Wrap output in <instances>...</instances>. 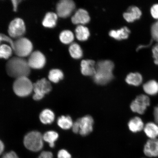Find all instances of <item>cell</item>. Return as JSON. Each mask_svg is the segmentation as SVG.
Listing matches in <instances>:
<instances>
[{
	"label": "cell",
	"instance_id": "cell-1",
	"mask_svg": "<svg viewBox=\"0 0 158 158\" xmlns=\"http://www.w3.org/2000/svg\"><path fill=\"white\" fill-rule=\"evenodd\" d=\"M7 74L16 79L27 77L31 73V68L27 60L24 58L17 56L10 59L6 64Z\"/></svg>",
	"mask_w": 158,
	"mask_h": 158
},
{
	"label": "cell",
	"instance_id": "cell-2",
	"mask_svg": "<svg viewBox=\"0 0 158 158\" xmlns=\"http://www.w3.org/2000/svg\"><path fill=\"white\" fill-rule=\"evenodd\" d=\"M114 64L110 60L98 61L96 64V72L93 76L95 82L100 85H105L110 82L114 77L112 71Z\"/></svg>",
	"mask_w": 158,
	"mask_h": 158
},
{
	"label": "cell",
	"instance_id": "cell-3",
	"mask_svg": "<svg viewBox=\"0 0 158 158\" xmlns=\"http://www.w3.org/2000/svg\"><path fill=\"white\" fill-rule=\"evenodd\" d=\"M33 48L31 41L28 39L22 37L14 41L12 49L17 56L24 58L32 53Z\"/></svg>",
	"mask_w": 158,
	"mask_h": 158
},
{
	"label": "cell",
	"instance_id": "cell-4",
	"mask_svg": "<svg viewBox=\"0 0 158 158\" xmlns=\"http://www.w3.org/2000/svg\"><path fill=\"white\" fill-rule=\"evenodd\" d=\"M43 136L37 131H31L25 135L23 143L25 147L30 151L37 152L43 147Z\"/></svg>",
	"mask_w": 158,
	"mask_h": 158
},
{
	"label": "cell",
	"instance_id": "cell-5",
	"mask_svg": "<svg viewBox=\"0 0 158 158\" xmlns=\"http://www.w3.org/2000/svg\"><path fill=\"white\" fill-rule=\"evenodd\" d=\"M14 91L17 95L25 97L33 91V84L27 77L16 79L13 85Z\"/></svg>",
	"mask_w": 158,
	"mask_h": 158
},
{
	"label": "cell",
	"instance_id": "cell-6",
	"mask_svg": "<svg viewBox=\"0 0 158 158\" xmlns=\"http://www.w3.org/2000/svg\"><path fill=\"white\" fill-rule=\"evenodd\" d=\"M50 82L45 78H42L33 84V91L34 94L33 98L35 100L42 99L45 94L49 93L52 90Z\"/></svg>",
	"mask_w": 158,
	"mask_h": 158
},
{
	"label": "cell",
	"instance_id": "cell-7",
	"mask_svg": "<svg viewBox=\"0 0 158 158\" xmlns=\"http://www.w3.org/2000/svg\"><path fill=\"white\" fill-rule=\"evenodd\" d=\"M26 31L24 21L20 18H16L10 23L8 33L11 38L19 39L22 37Z\"/></svg>",
	"mask_w": 158,
	"mask_h": 158
},
{
	"label": "cell",
	"instance_id": "cell-8",
	"mask_svg": "<svg viewBox=\"0 0 158 158\" xmlns=\"http://www.w3.org/2000/svg\"><path fill=\"white\" fill-rule=\"evenodd\" d=\"M150 104V98L147 96L141 94L131 102L130 108L133 112L143 114Z\"/></svg>",
	"mask_w": 158,
	"mask_h": 158
},
{
	"label": "cell",
	"instance_id": "cell-9",
	"mask_svg": "<svg viewBox=\"0 0 158 158\" xmlns=\"http://www.w3.org/2000/svg\"><path fill=\"white\" fill-rule=\"evenodd\" d=\"M75 7V3L72 0H62L57 4L56 14L59 17L65 18L72 14Z\"/></svg>",
	"mask_w": 158,
	"mask_h": 158
},
{
	"label": "cell",
	"instance_id": "cell-10",
	"mask_svg": "<svg viewBox=\"0 0 158 158\" xmlns=\"http://www.w3.org/2000/svg\"><path fill=\"white\" fill-rule=\"evenodd\" d=\"M27 60L31 68L34 69H42L46 63V58L44 55L38 51L31 53Z\"/></svg>",
	"mask_w": 158,
	"mask_h": 158
},
{
	"label": "cell",
	"instance_id": "cell-11",
	"mask_svg": "<svg viewBox=\"0 0 158 158\" xmlns=\"http://www.w3.org/2000/svg\"><path fill=\"white\" fill-rule=\"evenodd\" d=\"M80 124L79 133L82 136H86L90 134L93 130L94 120L91 116L87 115L78 119Z\"/></svg>",
	"mask_w": 158,
	"mask_h": 158
},
{
	"label": "cell",
	"instance_id": "cell-12",
	"mask_svg": "<svg viewBox=\"0 0 158 158\" xmlns=\"http://www.w3.org/2000/svg\"><path fill=\"white\" fill-rule=\"evenodd\" d=\"M143 152L147 156L149 157H158V139H150L144 146Z\"/></svg>",
	"mask_w": 158,
	"mask_h": 158
},
{
	"label": "cell",
	"instance_id": "cell-13",
	"mask_svg": "<svg viewBox=\"0 0 158 158\" xmlns=\"http://www.w3.org/2000/svg\"><path fill=\"white\" fill-rule=\"evenodd\" d=\"M90 21V17L88 11L80 9L77 10L72 18V22L75 24H85Z\"/></svg>",
	"mask_w": 158,
	"mask_h": 158
},
{
	"label": "cell",
	"instance_id": "cell-14",
	"mask_svg": "<svg viewBox=\"0 0 158 158\" xmlns=\"http://www.w3.org/2000/svg\"><path fill=\"white\" fill-rule=\"evenodd\" d=\"M81 72L85 76H94L96 73L95 62L92 60H83L81 64Z\"/></svg>",
	"mask_w": 158,
	"mask_h": 158
},
{
	"label": "cell",
	"instance_id": "cell-15",
	"mask_svg": "<svg viewBox=\"0 0 158 158\" xmlns=\"http://www.w3.org/2000/svg\"><path fill=\"white\" fill-rule=\"evenodd\" d=\"M141 15V10L136 6L130 7L127 11L123 15L124 19L129 23L133 22L135 20L139 19Z\"/></svg>",
	"mask_w": 158,
	"mask_h": 158
},
{
	"label": "cell",
	"instance_id": "cell-16",
	"mask_svg": "<svg viewBox=\"0 0 158 158\" xmlns=\"http://www.w3.org/2000/svg\"><path fill=\"white\" fill-rule=\"evenodd\" d=\"M130 31L129 29L126 27H122L118 30H112L109 33L110 37L118 40H121L128 38Z\"/></svg>",
	"mask_w": 158,
	"mask_h": 158
},
{
	"label": "cell",
	"instance_id": "cell-17",
	"mask_svg": "<svg viewBox=\"0 0 158 158\" xmlns=\"http://www.w3.org/2000/svg\"><path fill=\"white\" fill-rule=\"evenodd\" d=\"M144 131L150 139L156 138L158 136V125L156 123L149 122L144 126Z\"/></svg>",
	"mask_w": 158,
	"mask_h": 158
},
{
	"label": "cell",
	"instance_id": "cell-18",
	"mask_svg": "<svg viewBox=\"0 0 158 158\" xmlns=\"http://www.w3.org/2000/svg\"><path fill=\"white\" fill-rule=\"evenodd\" d=\"M58 19V15L53 12H48L46 14L43 20L42 24L45 27L53 28L56 25Z\"/></svg>",
	"mask_w": 158,
	"mask_h": 158
},
{
	"label": "cell",
	"instance_id": "cell-19",
	"mask_svg": "<svg viewBox=\"0 0 158 158\" xmlns=\"http://www.w3.org/2000/svg\"><path fill=\"white\" fill-rule=\"evenodd\" d=\"M128 126L130 131L133 133L141 131L144 127L143 122L138 117H134L130 120L128 122Z\"/></svg>",
	"mask_w": 158,
	"mask_h": 158
},
{
	"label": "cell",
	"instance_id": "cell-20",
	"mask_svg": "<svg viewBox=\"0 0 158 158\" xmlns=\"http://www.w3.org/2000/svg\"><path fill=\"white\" fill-rule=\"evenodd\" d=\"M144 91L150 95H155L158 93V83L155 80L149 81L143 85Z\"/></svg>",
	"mask_w": 158,
	"mask_h": 158
},
{
	"label": "cell",
	"instance_id": "cell-21",
	"mask_svg": "<svg viewBox=\"0 0 158 158\" xmlns=\"http://www.w3.org/2000/svg\"><path fill=\"white\" fill-rule=\"evenodd\" d=\"M126 81L128 84L138 86L143 82V77L139 73H130L126 77Z\"/></svg>",
	"mask_w": 158,
	"mask_h": 158
},
{
	"label": "cell",
	"instance_id": "cell-22",
	"mask_svg": "<svg viewBox=\"0 0 158 158\" xmlns=\"http://www.w3.org/2000/svg\"><path fill=\"white\" fill-rule=\"evenodd\" d=\"M55 114L52 111L48 109H45L41 112L40 115V119L44 124H51L54 121Z\"/></svg>",
	"mask_w": 158,
	"mask_h": 158
},
{
	"label": "cell",
	"instance_id": "cell-23",
	"mask_svg": "<svg viewBox=\"0 0 158 158\" xmlns=\"http://www.w3.org/2000/svg\"><path fill=\"white\" fill-rule=\"evenodd\" d=\"M57 123L59 127L64 130L70 129L73 124L72 118L69 116H62L59 117Z\"/></svg>",
	"mask_w": 158,
	"mask_h": 158
},
{
	"label": "cell",
	"instance_id": "cell-24",
	"mask_svg": "<svg viewBox=\"0 0 158 158\" xmlns=\"http://www.w3.org/2000/svg\"><path fill=\"white\" fill-rule=\"evenodd\" d=\"M77 39L80 41H85L90 35V32L87 27L82 25H79L76 29Z\"/></svg>",
	"mask_w": 158,
	"mask_h": 158
},
{
	"label": "cell",
	"instance_id": "cell-25",
	"mask_svg": "<svg viewBox=\"0 0 158 158\" xmlns=\"http://www.w3.org/2000/svg\"><path fill=\"white\" fill-rule=\"evenodd\" d=\"M64 74L62 71L58 69H53L49 72L48 79L51 82L56 83L64 78Z\"/></svg>",
	"mask_w": 158,
	"mask_h": 158
},
{
	"label": "cell",
	"instance_id": "cell-26",
	"mask_svg": "<svg viewBox=\"0 0 158 158\" xmlns=\"http://www.w3.org/2000/svg\"><path fill=\"white\" fill-rule=\"evenodd\" d=\"M58 134L54 131L46 132L43 136V140L47 142L51 148L54 147L55 142L58 139Z\"/></svg>",
	"mask_w": 158,
	"mask_h": 158
},
{
	"label": "cell",
	"instance_id": "cell-27",
	"mask_svg": "<svg viewBox=\"0 0 158 158\" xmlns=\"http://www.w3.org/2000/svg\"><path fill=\"white\" fill-rule=\"evenodd\" d=\"M69 51L71 56L74 59H80L82 56V49L77 43H74L71 44L69 47Z\"/></svg>",
	"mask_w": 158,
	"mask_h": 158
},
{
	"label": "cell",
	"instance_id": "cell-28",
	"mask_svg": "<svg viewBox=\"0 0 158 158\" xmlns=\"http://www.w3.org/2000/svg\"><path fill=\"white\" fill-rule=\"evenodd\" d=\"M59 39L62 43L69 44L72 43L74 39V35L72 31L69 30H64L61 32Z\"/></svg>",
	"mask_w": 158,
	"mask_h": 158
},
{
	"label": "cell",
	"instance_id": "cell-29",
	"mask_svg": "<svg viewBox=\"0 0 158 158\" xmlns=\"http://www.w3.org/2000/svg\"><path fill=\"white\" fill-rule=\"evenodd\" d=\"M13 52V49L10 45H0V58L8 59L11 56Z\"/></svg>",
	"mask_w": 158,
	"mask_h": 158
},
{
	"label": "cell",
	"instance_id": "cell-30",
	"mask_svg": "<svg viewBox=\"0 0 158 158\" xmlns=\"http://www.w3.org/2000/svg\"><path fill=\"white\" fill-rule=\"evenodd\" d=\"M151 33L153 39L158 43V20L152 25Z\"/></svg>",
	"mask_w": 158,
	"mask_h": 158
},
{
	"label": "cell",
	"instance_id": "cell-31",
	"mask_svg": "<svg viewBox=\"0 0 158 158\" xmlns=\"http://www.w3.org/2000/svg\"><path fill=\"white\" fill-rule=\"evenodd\" d=\"M57 156L58 158H72L70 154L64 149L61 150L59 151Z\"/></svg>",
	"mask_w": 158,
	"mask_h": 158
},
{
	"label": "cell",
	"instance_id": "cell-32",
	"mask_svg": "<svg viewBox=\"0 0 158 158\" xmlns=\"http://www.w3.org/2000/svg\"><path fill=\"white\" fill-rule=\"evenodd\" d=\"M152 51L154 59V62L156 64L158 65V43L154 45L152 49Z\"/></svg>",
	"mask_w": 158,
	"mask_h": 158
},
{
	"label": "cell",
	"instance_id": "cell-33",
	"mask_svg": "<svg viewBox=\"0 0 158 158\" xmlns=\"http://www.w3.org/2000/svg\"><path fill=\"white\" fill-rule=\"evenodd\" d=\"M151 13L154 19H158V4H155L151 8Z\"/></svg>",
	"mask_w": 158,
	"mask_h": 158
},
{
	"label": "cell",
	"instance_id": "cell-34",
	"mask_svg": "<svg viewBox=\"0 0 158 158\" xmlns=\"http://www.w3.org/2000/svg\"><path fill=\"white\" fill-rule=\"evenodd\" d=\"M37 158H53V155L50 152L43 151Z\"/></svg>",
	"mask_w": 158,
	"mask_h": 158
},
{
	"label": "cell",
	"instance_id": "cell-35",
	"mask_svg": "<svg viewBox=\"0 0 158 158\" xmlns=\"http://www.w3.org/2000/svg\"><path fill=\"white\" fill-rule=\"evenodd\" d=\"M73 131L75 133H79L80 131V124H79L78 120H77L73 124L72 126Z\"/></svg>",
	"mask_w": 158,
	"mask_h": 158
},
{
	"label": "cell",
	"instance_id": "cell-36",
	"mask_svg": "<svg viewBox=\"0 0 158 158\" xmlns=\"http://www.w3.org/2000/svg\"><path fill=\"white\" fill-rule=\"evenodd\" d=\"M2 158H19V157L14 152L11 151L5 154Z\"/></svg>",
	"mask_w": 158,
	"mask_h": 158
},
{
	"label": "cell",
	"instance_id": "cell-37",
	"mask_svg": "<svg viewBox=\"0 0 158 158\" xmlns=\"http://www.w3.org/2000/svg\"><path fill=\"white\" fill-rule=\"evenodd\" d=\"M154 116L156 123L158 125V106L154 108Z\"/></svg>",
	"mask_w": 158,
	"mask_h": 158
},
{
	"label": "cell",
	"instance_id": "cell-38",
	"mask_svg": "<svg viewBox=\"0 0 158 158\" xmlns=\"http://www.w3.org/2000/svg\"><path fill=\"white\" fill-rule=\"evenodd\" d=\"M21 2V1H19V0H14V1H11L13 5L14 11H17L18 6Z\"/></svg>",
	"mask_w": 158,
	"mask_h": 158
},
{
	"label": "cell",
	"instance_id": "cell-39",
	"mask_svg": "<svg viewBox=\"0 0 158 158\" xmlns=\"http://www.w3.org/2000/svg\"><path fill=\"white\" fill-rule=\"evenodd\" d=\"M4 149V145L2 142L0 140V155L3 153Z\"/></svg>",
	"mask_w": 158,
	"mask_h": 158
},
{
	"label": "cell",
	"instance_id": "cell-40",
	"mask_svg": "<svg viewBox=\"0 0 158 158\" xmlns=\"http://www.w3.org/2000/svg\"><path fill=\"white\" fill-rule=\"evenodd\" d=\"M3 34H2V33H0V44H1V42L2 41H3Z\"/></svg>",
	"mask_w": 158,
	"mask_h": 158
}]
</instances>
